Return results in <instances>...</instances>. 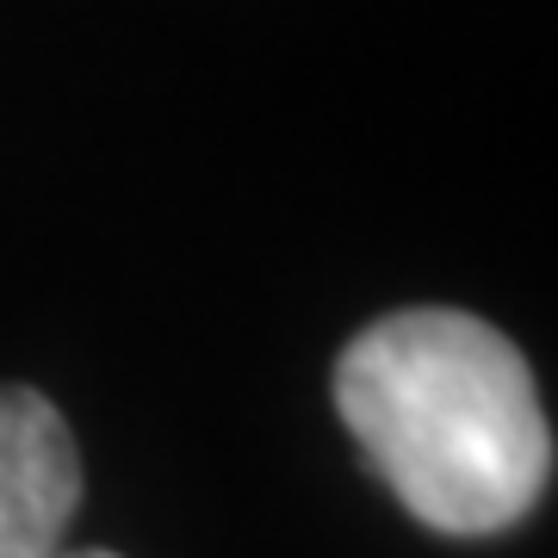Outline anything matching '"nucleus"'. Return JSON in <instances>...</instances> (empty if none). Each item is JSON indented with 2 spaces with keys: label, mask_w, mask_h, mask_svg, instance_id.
I'll use <instances>...</instances> for the list:
<instances>
[{
  "label": "nucleus",
  "mask_w": 558,
  "mask_h": 558,
  "mask_svg": "<svg viewBox=\"0 0 558 558\" xmlns=\"http://www.w3.org/2000/svg\"><path fill=\"white\" fill-rule=\"evenodd\" d=\"M336 410L385 490L435 534L515 527L553 478V422L502 329L472 311H398L336 360Z\"/></svg>",
  "instance_id": "nucleus-1"
},
{
  "label": "nucleus",
  "mask_w": 558,
  "mask_h": 558,
  "mask_svg": "<svg viewBox=\"0 0 558 558\" xmlns=\"http://www.w3.org/2000/svg\"><path fill=\"white\" fill-rule=\"evenodd\" d=\"M81 502V453L50 398L0 385V558H57Z\"/></svg>",
  "instance_id": "nucleus-2"
},
{
  "label": "nucleus",
  "mask_w": 558,
  "mask_h": 558,
  "mask_svg": "<svg viewBox=\"0 0 558 558\" xmlns=\"http://www.w3.org/2000/svg\"><path fill=\"white\" fill-rule=\"evenodd\" d=\"M57 558H119V553H100V546H87V553H57Z\"/></svg>",
  "instance_id": "nucleus-3"
}]
</instances>
